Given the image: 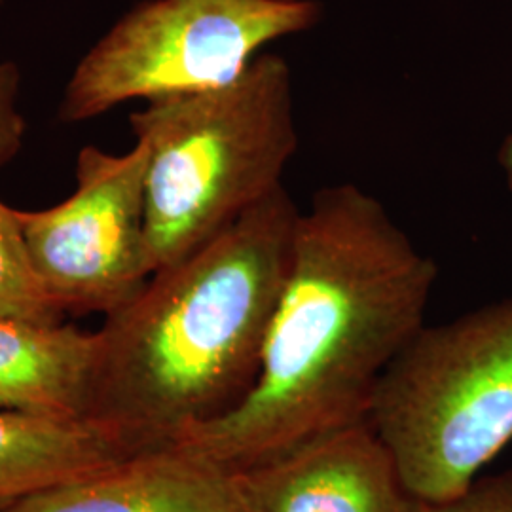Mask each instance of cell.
Masks as SVG:
<instances>
[{
    "instance_id": "3957f363",
    "label": "cell",
    "mask_w": 512,
    "mask_h": 512,
    "mask_svg": "<svg viewBox=\"0 0 512 512\" xmlns=\"http://www.w3.org/2000/svg\"><path fill=\"white\" fill-rule=\"evenodd\" d=\"M129 124L148 150L145 219L154 274L285 186L298 148L291 65L262 52L234 82L148 101Z\"/></svg>"
},
{
    "instance_id": "52a82bcc",
    "label": "cell",
    "mask_w": 512,
    "mask_h": 512,
    "mask_svg": "<svg viewBox=\"0 0 512 512\" xmlns=\"http://www.w3.org/2000/svg\"><path fill=\"white\" fill-rule=\"evenodd\" d=\"M247 512H416L420 499L368 420L238 471Z\"/></svg>"
},
{
    "instance_id": "8fae6325",
    "label": "cell",
    "mask_w": 512,
    "mask_h": 512,
    "mask_svg": "<svg viewBox=\"0 0 512 512\" xmlns=\"http://www.w3.org/2000/svg\"><path fill=\"white\" fill-rule=\"evenodd\" d=\"M61 313L35 274L18 209L0 202V317L59 323Z\"/></svg>"
},
{
    "instance_id": "5b68a950",
    "label": "cell",
    "mask_w": 512,
    "mask_h": 512,
    "mask_svg": "<svg viewBox=\"0 0 512 512\" xmlns=\"http://www.w3.org/2000/svg\"><path fill=\"white\" fill-rule=\"evenodd\" d=\"M317 0H147L76 63L59 105L65 124L128 101L207 92L234 82L281 38L310 31Z\"/></svg>"
},
{
    "instance_id": "8992f818",
    "label": "cell",
    "mask_w": 512,
    "mask_h": 512,
    "mask_svg": "<svg viewBox=\"0 0 512 512\" xmlns=\"http://www.w3.org/2000/svg\"><path fill=\"white\" fill-rule=\"evenodd\" d=\"M148 150L82 148L73 194L44 211H19L27 253L61 311L124 306L150 275L145 219Z\"/></svg>"
},
{
    "instance_id": "4fadbf2b",
    "label": "cell",
    "mask_w": 512,
    "mask_h": 512,
    "mask_svg": "<svg viewBox=\"0 0 512 512\" xmlns=\"http://www.w3.org/2000/svg\"><path fill=\"white\" fill-rule=\"evenodd\" d=\"M21 73L14 61H0V167L12 164L25 143L27 124L19 105Z\"/></svg>"
},
{
    "instance_id": "5bb4252c",
    "label": "cell",
    "mask_w": 512,
    "mask_h": 512,
    "mask_svg": "<svg viewBox=\"0 0 512 512\" xmlns=\"http://www.w3.org/2000/svg\"><path fill=\"white\" fill-rule=\"evenodd\" d=\"M497 164H499V169L503 173V179H505L507 188L512 192V133L503 139V143L499 147Z\"/></svg>"
},
{
    "instance_id": "7c38bea8",
    "label": "cell",
    "mask_w": 512,
    "mask_h": 512,
    "mask_svg": "<svg viewBox=\"0 0 512 512\" xmlns=\"http://www.w3.org/2000/svg\"><path fill=\"white\" fill-rule=\"evenodd\" d=\"M416 512H512V469L476 478L448 499L421 501Z\"/></svg>"
},
{
    "instance_id": "9c48e42d",
    "label": "cell",
    "mask_w": 512,
    "mask_h": 512,
    "mask_svg": "<svg viewBox=\"0 0 512 512\" xmlns=\"http://www.w3.org/2000/svg\"><path fill=\"white\" fill-rule=\"evenodd\" d=\"M97 334L0 317V410L44 418L92 416Z\"/></svg>"
},
{
    "instance_id": "9a60e30c",
    "label": "cell",
    "mask_w": 512,
    "mask_h": 512,
    "mask_svg": "<svg viewBox=\"0 0 512 512\" xmlns=\"http://www.w3.org/2000/svg\"><path fill=\"white\" fill-rule=\"evenodd\" d=\"M0 2H2V0H0Z\"/></svg>"
},
{
    "instance_id": "7a4b0ae2",
    "label": "cell",
    "mask_w": 512,
    "mask_h": 512,
    "mask_svg": "<svg viewBox=\"0 0 512 512\" xmlns=\"http://www.w3.org/2000/svg\"><path fill=\"white\" fill-rule=\"evenodd\" d=\"M300 211L281 186L109 313L92 416L162 446L236 406L255 384Z\"/></svg>"
},
{
    "instance_id": "ba28073f",
    "label": "cell",
    "mask_w": 512,
    "mask_h": 512,
    "mask_svg": "<svg viewBox=\"0 0 512 512\" xmlns=\"http://www.w3.org/2000/svg\"><path fill=\"white\" fill-rule=\"evenodd\" d=\"M0 512H247L238 471L183 442L129 454Z\"/></svg>"
},
{
    "instance_id": "6da1fadb",
    "label": "cell",
    "mask_w": 512,
    "mask_h": 512,
    "mask_svg": "<svg viewBox=\"0 0 512 512\" xmlns=\"http://www.w3.org/2000/svg\"><path fill=\"white\" fill-rule=\"evenodd\" d=\"M439 268L353 183L300 211L255 384L177 442L239 471L368 420L385 370L427 323Z\"/></svg>"
},
{
    "instance_id": "277c9868",
    "label": "cell",
    "mask_w": 512,
    "mask_h": 512,
    "mask_svg": "<svg viewBox=\"0 0 512 512\" xmlns=\"http://www.w3.org/2000/svg\"><path fill=\"white\" fill-rule=\"evenodd\" d=\"M368 423L416 499L469 488L512 440V298L425 325L385 370Z\"/></svg>"
},
{
    "instance_id": "30bf717a",
    "label": "cell",
    "mask_w": 512,
    "mask_h": 512,
    "mask_svg": "<svg viewBox=\"0 0 512 512\" xmlns=\"http://www.w3.org/2000/svg\"><path fill=\"white\" fill-rule=\"evenodd\" d=\"M145 448L152 444L97 416L44 418L0 410V509Z\"/></svg>"
}]
</instances>
